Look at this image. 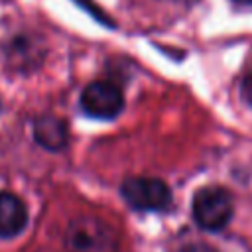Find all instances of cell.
I'll list each match as a JSON object with an SVG mask.
<instances>
[{
    "label": "cell",
    "instance_id": "cell-5",
    "mask_svg": "<svg viewBox=\"0 0 252 252\" xmlns=\"http://www.w3.org/2000/svg\"><path fill=\"white\" fill-rule=\"evenodd\" d=\"M28 224V211L20 197L12 193H0V236L14 238Z\"/></svg>",
    "mask_w": 252,
    "mask_h": 252
},
{
    "label": "cell",
    "instance_id": "cell-6",
    "mask_svg": "<svg viewBox=\"0 0 252 252\" xmlns=\"http://www.w3.org/2000/svg\"><path fill=\"white\" fill-rule=\"evenodd\" d=\"M33 136L39 146L51 152H59L69 142L67 124L57 116H41L33 124Z\"/></svg>",
    "mask_w": 252,
    "mask_h": 252
},
{
    "label": "cell",
    "instance_id": "cell-10",
    "mask_svg": "<svg viewBox=\"0 0 252 252\" xmlns=\"http://www.w3.org/2000/svg\"><path fill=\"white\" fill-rule=\"evenodd\" d=\"M0 106H2V104H0Z\"/></svg>",
    "mask_w": 252,
    "mask_h": 252
},
{
    "label": "cell",
    "instance_id": "cell-3",
    "mask_svg": "<svg viewBox=\"0 0 252 252\" xmlns=\"http://www.w3.org/2000/svg\"><path fill=\"white\" fill-rule=\"evenodd\" d=\"M120 193L124 201L136 211H167L171 207V191L165 181L158 177H128Z\"/></svg>",
    "mask_w": 252,
    "mask_h": 252
},
{
    "label": "cell",
    "instance_id": "cell-2",
    "mask_svg": "<svg viewBox=\"0 0 252 252\" xmlns=\"http://www.w3.org/2000/svg\"><path fill=\"white\" fill-rule=\"evenodd\" d=\"M234 215V201L230 191L219 185H207L193 197V219L209 232L222 230Z\"/></svg>",
    "mask_w": 252,
    "mask_h": 252
},
{
    "label": "cell",
    "instance_id": "cell-1",
    "mask_svg": "<svg viewBox=\"0 0 252 252\" xmlns=\"http://www.w3.org/2000/svg\"><path fill=\"white\" fill-rule=\"evenodd\" d=\"M67 252H118L116 230L94 215H81L71 220L65 232Z\"/></svg>",
    "mask_w": 252,
    "mask_h": 252
},
{
    "label": "cell",
    "instance_id": "cell-4",
    "mask_svg": "<svg viewBox=\"0 0 252 252\" xmlns=\"http://www.w3.org/2000/svg\"><path fill=\"white\" fill-rule=\"evenodd\" d=\"M81 108L98 120L116 118L124 108V94L112 81H94L81 94Z\"/></svg>",
    "mask_w": 252,
    "mask_h": 252
},
{
    "label": "cell",
    "instance_id": "cell-8",
    "mask_svg": "<svg viewBox=\"0 0 252 252\" xmlns=\"http://www.w3.org/2000/svg\"><path fill=\"white\" fill-rule=\"evenodd\" d=\"M185 252H215V250H211L207 246H189Z\"/></svg>",
    "mask_w": 252,
    "mask_h": 252
},
{
    "label": "cell",
    "instance_id": "cell-9",
    "mask_svg": "<svg viewBox=\"0 0 252 252\" xmlns=\"http://www.w3.org/2000/svg\"><path fill=\"white\" fill-rule=\"evenodd\" d=\"M236 2H240V4H252V0H236Z\"/></svg>",
    "mask_w": 252,
    "mask_h": 252
},
{
    "label": "cell",
    "instance_id": "cell-7",
    "mask_svg": "<svg viewBox=\"0 0 252 252\" xmlns=\"http://www.w3.org/2000/svg\"><path fill=\"white\" fill-rule=\"evenodd\" d=\"M242 94H244V98L252 104V77H248L246 81H244V87H242Z\"/></svg>",
    "mask_w": 252,
    "mask_h": 252
}]
</instances>
